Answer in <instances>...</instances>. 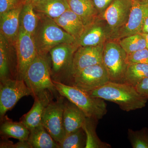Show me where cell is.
Returning <instances> with one entry per match:
<instances>
[{"label":"cell","instance_id":"cell-4","mask_svg":"<svg viewBox=\"0 0 148 148\" xmlns=\"http://www.w3.org/2000/svg\"><path fill=\"white\" fill-rule=\"evenodd\" d=\"M24 80L33 97L45 90H50L55 95L58 93L51 79L50 59L48 55L37 54L27 69Z\"/></svg>","mask_w":148,"mask_h":148},{"label":"cell","instance_id":"cell-36","mask_svg":"<svg viewBox=\"0 0 148 148\" xmlns=\"http://www.w3.org/2000/svg\"><path fill=\"white\" fill-rule=\"evenodd\" d=\"M39 0H22V3L23 5L29 4L31 5H34Z\"/></svg>","mask_w":148,"mask_h":148},{"label":"cell","instance_id":"cell-29","mask_svg":"<svg viewBox=\"0 0 148 148\" xmlns=\"http://www.w3.org/2000/svg\"><path fill=\"white\" fill-rule=\"evenodd\" d=\"M127 135L133 148H148V129L146 127L134 131L128 129Z\"/></svg>","mask_w":148,"mask_h":148},{"label":"cell","instance_id":"cell-23","mask_svg":"<svg viewBox=\"0 0 148 148\" xmlns=\"http://www.w3.org/2000/svg\"><path fill=\"white\" fill-rule=\"evenodd\" d=\"M27 141L32 148H59L58 143L42 124L30 130Z\"/></svg>","mask_w":148,"mask_h":148},{"label":"cell","instance_id":"cell-3","mask_svg":"<svg viewBox=\"0 0 148 148\" xmlns=\"http://www.w3.org/2000/svg\"><path fill=\"white\" fill-rule=\"evenodd\" d=\"M53 82L59 95L76 105L87 117L99 120L107 114V105L103 99L92 97L86 91L73 86Z\"/></svg>","mask_w":148,"mask_h":148},{"label":"cell","instance_id":"cell-38","mask_svg":"<svg viewBox=\"0 0 148 148\" xmlns=\"http://www.w3.org/2000/svg\"><path fill=\"white\" fill-rule=\"evenodd\" d=\"M146 1V0H132V1Z\"/></svg>","mask_w":148,"mask_h":148},{"label":"cell","instance_id":"cell-33","mask_svg":"<svg viewBox=\"0 0 148 148\" xmlns=\"http://www.w3.org/2000/svg\"><path fill=\"white\" fill-rule=\"evenodd\" d=\"M92 1L100 15L105 11L113 0H92Z\"/></svg>","mask_w":148,"mask_h":148},{"label":"cell","instance_id":"cell-32","mask_svg":"<svg viewBox=\"0 0 148 148\" xmlns=\"http://www.w3.org/2000/svg\"><path fill=\"white\" fill-rule=\"evenodd\" d=\"M1 148H32L27 141H19L14 144L13 142L8 140H3L0 144Z\"/></svg>","mask_w":148,"mask_h":148},{"label":"cell","instance_id":"cell-8","mask_svg":"<svg viewBox=\"0 0 148 148\" xmlns=\"http://www.w3.org/2000/svg\"><path fill=\"white\" fill-rule=\"evenodd\" d=\"M109 81L108 72L102 64L84 68L73 75L66 84L87 92L101 87Z\"/></svg>","mask_w":148,"mask_h":148},{"label":"cell","instance_id":"cell-12","mask_svg":"<svg viewBox=\"0 0 148 148\" xmlns=\"http://www.w3.org/2000/svg\"><path fill=\"white\" fill-rule=\"evenodd\" d=\"M112 40L110 30L106 21L99 15L94 21L86 26L84 31L75 43L78 47L95 46L105 44Z\"/></svg>","mask_w":148,"mask_h":148},{"label":"cell","instance_id":"cell-18","mask_svg":"<svg viewBox=\"0 0 148 148\" xmlns=\"http://www.w3.org/2000/svg\"><path fill=\"white\" fill-rule=\"evenodd\" d=\"M68 100L64 104V123L66 135L82 127L86 116L76 105Z\"/></svg>","mask_w":148,"mask_h":148},{"label":"cell","instance_id":"cell-27","mask_svg":"<svg viewBox=\"0 0 148 148\" xmlns=\"http://www.w3.org/2000/svg\"><path fill=\"white\" fill-rule=\"evenodd\" d=\"M86 143V135L81 127L66 135L58 145L59 148H85Z\"/></svg>","mask_w":148,"mask_h":148},{"label":"cell","instance_id":"cell-7","mask_svg":"<svg viewBox=\"0 0 148 148\" xmlns=\"http://www.w3.org/2000/svg\"><path fill=\"white\" fill-rule=\"evenodd\" d=\"M65 98L60 95L56 101L52 100L46 108L42 118L41 124L58 144L66 136L63 119Z\"/></svg>","mask_w":148,"mask_h":148},{"label":"cell","instance_id":"cell-19","mask_svg":"<svg viewBox=\"0 0 148 148\" xmlns=\"http://www.w3.org/2000/svg\"><path fill=\"white\" fill-rule=\"evenodd\" d=\"M67 1L70 9L77 15L85 27L99 16L92 0H67Z\"/></svg>","mask_w":148,"mask_h":148},{"label":"cell","instance_id":"cell-17","mask_svg":"<svg viewBox=\"0 0 148 148\" xmlns=\"http://www.w3.org/2000/svg\"><path fill=\"white\" fill-rule=\"evenodd\" d=\"M23 5L0 15V34L14 47L19 33V15Z\"/></svg>","mask_w":148,"mask_h":148},{"label":"cell","instance_id":"cell-37","mask_svg":"<svg viewBox=\"0 0 148 148\" xmlns=\"http://www.w3.org/2000/svg\"><path fill=\"white\" fill-rule=\"evenodd\" d=\"M145 38V39L146 44H147V47L146 48L148 49V34H142Z\"/></svg>","mask_w":148,"mask_h":148},{"label":"cell","instance_id":"cell-31","mask_svg":"<svg viewBox=\"0 0 148 148\" xmlns=\"http://www.w3.org/2000/svg\"><path fill=\"white\" fill-rule=\"evenodd\" d=\"M23 5L22 0H0V15Z\"/></svg>","mask_w":148,"mask_h":148},{"label":"cell","instance_id":"cell-22","mask_svg":"<svg viewBox=\"0 0 148 148\" xmlns=\"http://www.w3.org/2000/svg\"><path fill=\"white\" fill-rule=\"evenodd\" d=\"M37 14L54 19L70 9L67 0H39L33 5Z\"/></svg>","mask_w":148,"mask_h":148},{"label":"cell","instance_id":"cell-6","mask_svg":"<svg viewBox=\"0 0 148 148\" xmlns=\"http://www.w3.org/2000/svg\"><path fill=\"white\" fill-rule=\"evenodd\" d=\"M127 53L116 40H109L103 49V64L106 68L110 81L123 83L127 64Z\"/></svg>","mask_w":148,"mask_h":148},{"label":"cell","instance_id":"cell-13","mask_svg":"<svg viewBox=\"0 0 148 148\" xmlns=\"http://www.w3.org/2000/svg\"><path fill=\"white\" fill-rule=\"evenodd\" d=\"M17 78L16 50L0 34V82Z\"/></svg>","mask_w":148,"mask_h":148},{"label":"cell","instance_id":"cell-14","mask_svg":"<svg viewBox=\"0 0 148 148\" xmlns=\"http://www.w3.org/2000/svg\"><path fill=\"white\" fill-rule=\"evenodd\" d=\"M148 17V0L132 1V8L126 24L120 31L116 40L131 35L141 34Z\"/></svg>","mask_w":148,"mask_h":148},{"label":"cell","instance_id":"cell-26","mask_svg":"<svg viewBox=\"0 0 148 148\" xmlns=\"http://www.w3.org/2000/svg\"><path fill=\"white\" fill-rule=\"evenodd\" d=\"M148 77V64H135L127 66L123 83L135 86Z\"/></svg>","mask_w":148,"mask_h":148},{"label":"cell","instance_id":"cell-10","mask_svg":"<svg viewBox=\"0 0 148 148\" xmlns=\"http://www.w3.org/2000/svg\"><path fill=\"white\" fill-rule=\"evenodd\" d=\"M132 4V0H113L105 11L99 15L107 22L112 40L116 39L120 31L127 23Z\"/></svg>","mask_w":148,"mask_h":148},{"label":"cell","instance_id":"cell-11","mask_svg":"<svg viewBox=\"0 0 148 148\" xmlns=\"http://www.w3.org/2000/svg\"><path fill=\"white\" fill-rule=\"evenodd\" d=\"M14 47L17 59V79L24 80L27 69L38 54L33 36L19 29Z\"/></svg>","mask_w":148,"mask_h":148},{"label":"cell","instance_id":"cell-30","mask_svg":"<svg viewBox=\"0 0 148 148\" xmlns=\"http://www.w3.org/2000/svg\"><path fill=\"white\" fill-rule=\"evenodd\" d=\"M127 65L135 64H148V49L147 48L127 54Z\"/></svg>","mask_w":148,"mask_h":148},{"label":"cell","instance_id":"cell-2","mask_svg":"<svg viewBox=\"0 0 148 148\" xmlns=\"http://www.w3.org/2000/svg\"><path fill=\"white\" fill-rule=\"evenodd\" d=\"M38 14L39 20L33 36L38 54L47 56L56 45L75 42V38L59 27L53 19Z\"/></svg>","mask_w":148,"mask_h":148},{"label":"cell","instance_id":"cell-28","mask_svg":"<svg viewBox=\"0 0 148 148\" xmlns=\"http://www.w3.org/2000/svg\"><path fill=\"white\" fill-rule=\"evenodd\" d=\"M117 41L127 54L144 49L147 47L145 39L141 33L124 37Z\"/></svg>","mask_w":148,"mask_h":148},{"label":"cell","instance_id":"cell-16","mask_svg":"<svg viewBox=\"0 0 148 148\" xmlns=\"http://www.w3.org/2000/svg\"><path fill=\"white\" fill-rule=\"evenodd\" d=\"M55 95L50 90H45L35 95L34 103L30 110L20 119V121L30 130L41 124L42 118L45 110L53 100Z\"/></svg>","mask_w":148,"mask_h":148},{"label":"cell","instance_id":"cell-24","mask_svg":"<svg viewBox=\"0 0 148 148\" xmlns=\"http://www.w3.org/2000/svg\"><path fill=\"white\" fill-rule=\"evenodd\" d=\"M39 20L33 5H23L19 15V29L33 36Z\"/></svg>","mask_w":148,"mask_h":148},{"label":"cell","instance_id":"cell-15","mask_svg":"<svg viewBox=\"0 0 148 148\" xmlns=\"http://www.w3.org/2000/svg\"><path fill=\"white\" fill-rule=\"evenodd\" d=\"M104 45L105 44L78 47L74 55L71 77L74 74L84 68L103 64Z\"/></svg>","mask_w":148,"mask_h":148},{"label":"cell","instance_id":"cell-25","mask_svg":"<svg viewBox=\"0 0 148 148\" xmlns=\"http://www.w3.org/2000/svg\"><path fill=\"white\" fill-rule=\"evenodd\" d=\"M98 120L86 117L82 128L85 132L86 143L85 148H110L111 146L108 143H104L96 134V128Z\"/></svg>","mask_w":148,"mask_h":148},{"label":"cell","instance_id":"cell-5","mask_svg":"<svg viewBox=\"0 0 148 148\" xmlns=\"http://www.w3.org/2000/svg\"><path fill=\"white\" fill-rule=\"evenodd\" d=\"M78 47L75 43H63L51 49L49 54L52 80L65 84L69 81L71 76L74 54Z\"/></svg>","mask_w":148,"mask_h":148},{"label":"cell","instance_id":"cell-21","mask_svg":"<svg viewBox=\"0 0 148 148\" xmlns=\"http://www.w3.org/2000/svg\"><path fill=\"white\" fill-rule=\"evenodd\" d=\"M53 19L59 27L73 37L75 41L81 36L85 28L79 17L71 9Z\"/></svg>","mask_w":148,"mask_h":148},{"label":"cell","instance_id":"cell-20","mask_svg":"<svg viewBox=\"0 0 148 148\" xmlns=\"http://www.w3.org/2000/svg\"><path fill=\"white\" fill-rule=\"evenodd\" d=\"M0 132L2 140L9 138L17 139L19 141H27L30 130L21 122L12 121L7 116L1 119Z\"/></svg>","mask_w":148,"mask_h":148},{"label":"cell","instance_id":"cell-1","mask_svg":"<svg viewBox=\"0 0 148 148\" xmlns=\"http://www.w3.org/2000/svg\"><path fill=\"white\" fill-rule=\"evenodd\" d=\"M86 92L92 97L116 103L126 112L143 108L148 100L139 93L135 86L125 83L109 81L101 87Z\"/></svg>","mask_w":148,"mask_h":148},{"label":"cell","instance_id":"cell-34","mask_svg":"<svg viewBox=\"0 0 148 148\" xmlns=\"http://www.w3.org/2000/svg\"><path fill=\"white\" fill-rule=\"evenodd\" d=\"M135 87L139 93L148 98V77L143 80Z\"/></svg>","mask_w":148,"mask_h":148},{"label":"cell","instance_id":"cell-35","mask_svg":"<svg viewBox=\"0 0 148 148\" xmlns=\"http://www.w3.org/2000/svg\"><path fill=\"white\" fill-rule=\"evenodd\" d=\"M142 34H148V17L146 19L142 29Z\"/></svg>","mask_w":148,"mask_h":148},{"label":"cell","instance_id":"cell-9","mask_svg":"<svg viewBox=\"0 0 148 148\" xmlns=\"http://www.w3.org/2000/svg\"><path fill=\"white\" fill-rule=\"evenodd\" d=\"M32 95V92L24 80L9 79L0 83V117L5 116L24 96Z\"/></svg>","mask_w":148,"mask_h":148}]
</instances>
